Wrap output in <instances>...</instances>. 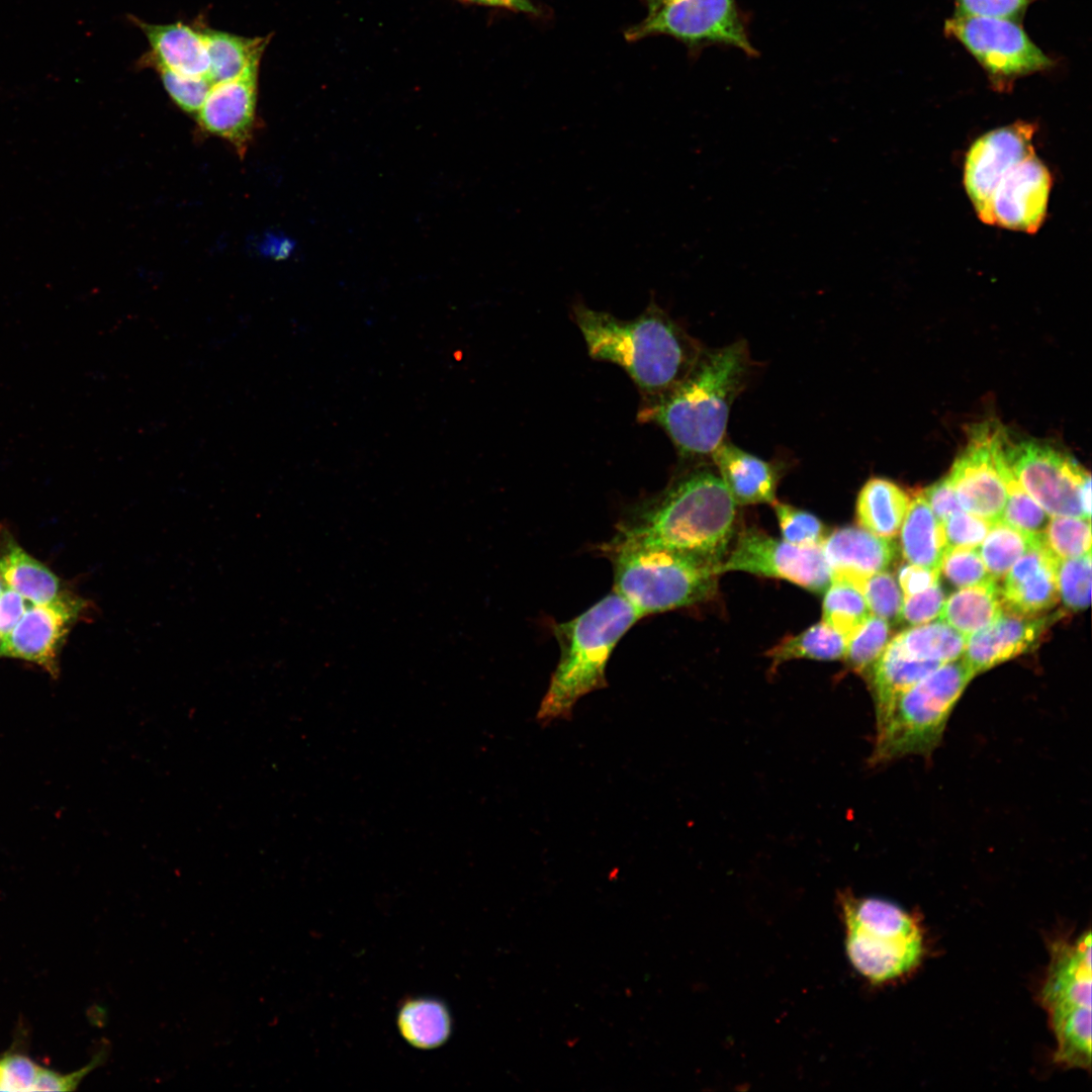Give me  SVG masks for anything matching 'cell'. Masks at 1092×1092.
<instances>
[{
  "label": "cell",
  "mask_w": 1092,
  "mask_h": 1092,
  "mask_svg": "<svg viewBox=\"0 0 1092 1092\" xmlns=\"http://www.w3.org/2000/svg\"><path fill=\"white\" fill-rule=\"evenodd\" d=\"M736 506L718 472L700 463L627 509L613 537L690 553L717 568L734 537Z\"/></svg>",
  "instance_id": "cell-1"
},
{
  "label": "cell",
  "mask_w": 1092,
  "mask_h": 1092,
  "mask_svg": "<svg viewBox=\"0 0 1092 1092\" xmlns=\"http://www.w3.org/2000/svg\"><path fill=\"white\" fill-rule=\"evenodd\" d=\"M1033 124L1023 121L986 132L970 147L964 185L985 223L1033 234L1046 214L1052 176L1035 155Z\"/></svg>",
  "instance_id": "cell-2"
},
{
  "label": "cell",
  "mask_w": 1092,
  "mask_h": 1092,
  "mask_svg": "<svg viewBox=\"0 0 1092 1092\" xmlns=\"http://www.w3.org/2000/svg\"><path fill=\"white\" fill-rule=\"evenodd\" d=\"M750 368L744 341L704 348L678 384L645 399L638 418L661 427L682 458H711L725 439L731 406L744 388Z\"/></svg>",
  "instance_id": "cell-3"
},
{
  "label": "cell",
  "mask_w": 1092,
  "mask_h": 1092,
  "mask_svg": "<svg viewBox=\"0 0 1092 1092\" xmlns=\"http://www.w3.org/2000/svg\"><path fill=\"white\" fill-rule=\"evenodd\" d=\"M574 321L589 355L621 366L645 399L678 384L693 368L703 347L653 299L633 320H620L578 302Z\"/></svg>",
  "instance_id": "cell-4"
},
{
  "label": "cell",
  "mask_w": 1092,
  "mask_h": 1092,
  "mask_svg": "<svg viewBox=\"0 0 1092 1092\" xmlns=\"http://www.w3.org/2000/svg\"><path fill=\"white\" fill-rule=\"evenodd\" d=\"M642 617L615 592L577 617L553 625L560 656L537 713L549 724L568 719L583 696L606 688V667L621 638Z\"/></svg>",
  "instance_id": "cell-5"
},
{
  "label": "cell",
  "mask_w": 1092,
  "mask_h": 1092,
  "mask_svg": "<svg viewBox=\"0 0 1092 1092\" xmlns=\"http://www.w3.org/2000/svg\"><path fill=\"white\" fill-rule=\"evenodd\" d=\"M614 592L641 617L692 606L716 593V565L696 555L613 537L601 546Z\"/></svg>",
  "instance_id": "cell-6"
},
{
  "label": "cell",
  "mask_w": 1092,
  "mask_h": 1092,
  "mask_svg": "<svg viewBox=\"0 0 1092 1092\" xmlns=\"http://www.w3.org/2000/svg\"><path fill=\"white\" fill-rule=\"evenodd\" d=\"M845 950L854 970L873 984L905 977L922 962L925 938L915 915L881 898H840Z\"/></svg>",
  "instance_id": "cell-7"
},
{
  "label": "cell",
  "mask_w": 1092,
  "mask_h": 1092,
  "mask_svg": "<svg viewBox=\"0 0 1092 1092\" xmlns=\"http://www.w3.org/2000/svg\"><path fill=\"white\" fill-rule=\"evenodd\" d=\"M974 676L965 661L957 659L943 663L905 691L876 724L872 764L911 754L931 753L940 742L956 704Z\"/></svg>",
  "instance_id": "cell-8"
},
{
  "label": "cell",
  "mask_w": 1092,
  "mask_h": 1092,
  "mask_svg": "<svg viewBox=\"0 0 1092 1092\" xmlns=\"http://www.w3.org/2000/svg\"><path fill=\"white\" fill-rule=\"evenodd\" d=\"M1091 931L1052 941L1039 994L1056 1038L1054 1062L1091 1068Z\"/></svg>",
  "instance_id": "cell-9"
},
{
  "label": "cell",
  "mask_w": 1092,
  "mask_h": 1092,
  "mask_svg": "<svg viewBox=\"0 0 1092 1092\" xmlns=\"http://www.w3.org/2000/svg\"><path fill=\"white\" fill-rule=\"evenodd\" d=\"M944 32L970 53L997 90L1010 89L1018 78L1055 65L1019 21L952 15L944 23Z\"/></svg>",
  "instance_id": "cell-10"
},
{
  "label": "cell",
  "mask_w": 1092,
  "mask_h": 1092,
  "mask_svg": "<svg viewBox=\"0 0 1092 1092\" xmlns=\"http://www.w3.org/2000/svg\"><path fill=\"white\" fill-rule=\"evenodd\" d=\"M1007 444L999 423L975 425L947 474L962 509L992 524L1001 519L1007 499Z\"/></svg>",
  "instance_id": "cell-11"
},
{
  "label": "cell",
  "mask_w": 1092,
  "mask_h": 1092,
  "mask_svg": "<svg viewBox=\"0 0 1092 1092\" xmlns=\"http://www.w3.org/2000/svg\"><path fill=\"white\" fill-rule=\"evenodd\" d=\"M1005 455L1017 482L1051 517L1086 519L1082 496L1091 477L1072 456L1036 440L1008 441Z\"/></svg>",
  "instance_id": "cell-12"
},
{
  "label": "cell",
  "mask_w": 1092,
  "mask_h": 1092,
  "mask_svg": "<svg viewBox=\"0 0 1092 1092\" xmlns=\"http://www.w3.org/2000/svg\"><path fill=\"white\" fill-rule=\"evenodd\" d=\"M655 34L670 35L692 50L721 44L748 57L758 56L735 0H673L630 27L626 38L637 40Z\"/></svg>",
  "instance_id": "cell-13"
},
{
  "label": "cell",
  "mask_w": 1092,
  "mask_h": 1092,
  "mask_svg": "<svg viewBox=\"0 0 1092 1092\" xmlns=\"http://www.w3.org/2000/svg\"><path fill=\"white\" fill-rule=\"evenodd\" d=\"M728 571L786 579L815 594L824 593L831 582L820 546H798L753 527L737 535L716 568L718 575Z\"/></svg>",
  "instance_id": "cell-14"
},
{
  "label": "cell",
  "mask_w": 1092,
  "mask_h": 1092,
  "mask_svg": "<svg viewBox=\"0 0 1092 1092\" xmlns=\"http://www.w3.org/2000/svg\"><path fill=\"white\" fill-rule=\"evenodd\" d=\"M92 609L89 601L71 592L48 604H33L1 641L0 657L35 663L58 677L59 655L65 639L73 625Z\"/></svg>",
  "instance_id": "cell-15"
},
{
  "label": "cell",
  "mask_w": 1092,
  "mask_h": 1092,
  "mask_svg": "<svg viewBox=\"0 0 1092 1092\" xmlns=\"http://www.w3.org/2000/svg\"><path fill=\"white\" fill-rule=\"evenodd\" d=\"M1065 615H1022L1004 610L990 625L970 635L963 660L978 674L1020 654L1033 650L1051 626Z\"/></svg>",
  "instance_id": "cell-16"
},
{
  "label": "cell",
  "mask_w": 1092,
  "mask_h": 1092,
  "mask_svg": "<svg viewBox=\"0 0 1092 1092\" xmlns=\"http://www.w3.org/2000/svg\"><path fill=\"white\" fill-rule=\"evenodd\" d=\"M259 65H252L235 79L213 84L197 112L201 127L226 140L240 155L245 154L253 132Z\"/></svg>",
  "instance_id": "cell-17"
},
{
  "label": "cell",
  "mask_w": 1092,
  "mask_h": 1092,
  "mask_svg": "<svg viewBox=\"0 0 1092 1092\" xmlns=\"http://www.w3.org/2000/svg\"><path fill=\"white\" fill-rule=\"evenodd\" d=\"M1058 559L1037 537L1012 565L1000 587L1004 608L1022 615H1041L1059 602Z\"/></svg>",
  "instance_id": "cell-18"
},
{
  "label": "cell",
  "mask_w": 1092,
  "mask_h": 1092,
  "mask_svg": "<svg viewBox=\"0 0 1092 1092\" xmlns=\"http://www.w3.org/2000/svg\"><path fill=\"white\" fill-rule=\"evenodd\" d=\"M820 547L831 570V579H843L854 585L886 570L896 556L892 539L877 536L862 527L837 528L826 534Z\"/></svg>",
  "instance_id": "cell-19"
},
{
  "label": "cell",
  "mask_w": 1092,
  "mask_h": 1092,
  "mask_svg": "<svg viewBox=\"0 0 1092 1092\" xmlns=\"http://www.w3.org/2000/svg\"><path fill=\"white\" fill-rule=\"evenodd\" d=\"M711 459L736 505L772 504L776 500L781 478L777 463L758 458L725 439Z\"/></svg>",
  "instance_id": "cell-20"
},
{
  "label": "cell",
  "mask_w": 1092,
  "mask_h": 1092,
  "mask_svg": "<svg viewBox=\"0 0 1092 1092\" xmlns=\"http://www.w3.org/2000/svg\"><path fill=\"white\" fill-rule=\"evenodd\" d=\"M108 1042L92 1057L82 1068L61 1073L41 1066L21 1050L17 1040L11 1048L0 1055V1091H73L93 1070L106 1062L109 1054Z\"/></svg>",
  "instance_id": "cell-21"
},
{
  "label": "cell",
  "mask_w": 1092,
  "mask_h": 1092,
  "mask_svg": "<svg viewBox=\"0 0 1092 1092\" xmlns=\"http://www.w3.org/2000/svg\"><path fill=\"white\" fill-rule=\"evenodd\" d=\"M153 52L156 66L190 77H205L209 59L203 32L183 24H148L140 22Z\"/></svg>",
  "instance_id": "cell-22"
},
{
  "label": "cell",
  "mask_w": 1092,
  "mask_h": 1092,
  "mask_svg": "<svg viewBox=\"0 0 1092 1092\" xmlns=\"http://www.w3.org/2000/svg\"><path fill=\"white\" fill-rule=\"evenodd\" d=\"M0 574L8 587L34 605L54 602L68 593L59 577L6 531L0 532Z\"/></svg>",
  "instance_id": "cell-23"
},
{
  "label": "cell",
  "mask_w": 1092,
  "mask_h": 1092,
  "mask_svg": "<svg viewBox=\"0 0 1092 1092\" xmlns=\"http://www.w3.org/2000/svg\"><path fill=\"white\" fill-rule=\"evenodd\" d=\"M940 665L936 661L911 659L890 640L866 678L874 700L876 724L905 691Z\"/></svg>",
  "instance_id": "cell-24"
},
{
  "label": "cell",
  "mask_w": 1092,
  "mask_h": 1092,
  "mask_svg": "<svg viewBox=\"0 0 1092 1092\" xmlns=\"http://www.w3.org/2000/svg\"><path fill=\"white\" fill-rule=\"evenodd\" d=\"M900 547L909 563L940 571L945 536L921 492L910 498L900 528Z\"/></svg>",
  "instance_id": "cell-25"
},
{
  "label": "cell",
  "mask_w": 1092,
  "mask_h": 1092,
  "mask_svg": "<svg viewBox=\"0 0 1092 1092\" xmlns=\"http://www.w3.org/2000/svg\"><path fill=\"white\" fill-rule=\"evenodd\" d=\"M909 502V495L895 482L872 477L857 495V522L873 534L892 539L900 532Z\"/></svg>",
  "instance_id": "cell-26"
},
{
  "label": "cell",
  "mask_w": 1092,
  "mask_h": 1092,
  "mask_svg": "<svg viewBox=\"0 0 1092 1092\" xmlns=\"http://www.w3.org/2000/svg\"><path fill=\"white\" fill-rule=\"evenodd\" d=\"M1005 610L996 581L962 587L945 599L940 618L963 635L982 630Z\"/></svg>",
  "instance_id": "cell-27"
},
{
  "label": "cell",
  "mask_w": 1092,
  "mask_h": 1092,
  "mask_svg": "<svg viewBox=\"0 0 1092 1092\" xmlns=\"http://www.w3.org/2000/svg\"><path fill=\"white\" fill-rule=\"evenodd\" d=\"M967 639L942 620L913 626L893 638L905 656L941 664L960 659Z\"/></svg>",
  "instance_id": "cell-28"
},
{
  "label": "cell",
  "mask_w": 1092,
  "mask_h": 1092,
  "mask_svg": "<svg viewBox=\"0 0 1092 1092\" xmlns=\"http://www.w3.org/2000/svg\"><path fill=\"white\" fill-rule=\"evenodd\" d=\"M203 33L209 59L207 78L212 84L235 79L260 63L267 43L261 37L248 38L214 30Z\"/></svg>",
  "instance_id": "cell-29"
},
{
  "label": "cell",
  "mask_w": 1092,
  "mask_h": 1092,
  "mask_svg": "<svg viewBox=\"0 0 1092 1092\" xmlns=\"http://www.w3.org/2000/svg\"><path fill=\"white\" fill-rule=\"evenodd\" d=\"M846 639L823 621L803 632L785 637L767 650L774 669L786 661L807 658L837 660L843 658Z\"/></svg>",
  "instance_id": "cell-30"
},
{
  "label": "cell",
  "mask_w": 1092,
  "mask_h": 1092,
  "mask_svg": "<svg viewBox=\"0 0 1092 1092\" xmlns=\"http://www.w3.org/2000/svg\"><path fill=\"white\" fill-rule=\"evenodd\" d=\"M399 1029L412 1044L431 1049L442 1044L451 1030L449 1014L443 1004L427 999L414 1000L401 1008Z\"/></svg>",
  "instance_id": "cell-31"
},
{
  "label": "cell",
  "mask_w": 1092,
  "mask_h": 1092,
  "mask_svg": "<svg viewBox=\"0 0 1092 1092\" xmlns=\"http://www.w3.org/2000/svg\"><path fill=\"white\" fill-rule=\"evenodd\" d=\"M1036 538L1002 520L994 522L978 550L991 577L1003 579Z\"/></svg>",
  "instance_id": "cell-32"
},
{
  "label": "cell",
  "mask_w": 1092,
  "mask_h": 1092,
  "mask_svg": "<svg viewBox=\"0 0 1092 1092\" xmlns=\"http://www.w3.org/2000/svg\"><path fill=\"white\" fill-rule=\"evenodd\" d=\"M871 615L860 590L843 579H831L824 590L822 621L847 641Z\"/></svg>",
  "instance_id": "cell-33"
},
{
  "label": "cell",
  "mask_w": 1092,
  "mask_h": 1092,
  "mask_svg": "<svg viewBox=\"0 0 1092 1092\" xmlns=\"http://www.w3.org/2000/svg\"><path fill=\"white\" fill-rule=\"evenodd\" d=\"M890 634L889 623L871 614L846 641L845 669L867 678L889 643Z\"/></svg>",
  "instance_id": "cell-34"
},
{
  "label": "cell",
  "mask_w": 1092,
  "mask_h": 1092,
  "mask_svg": "<svg viewBox=\"0 0 1092 1092\" xmlns=\"http://www.w3.org/2000/svg\"><path fill=\"white\" fill-rule=\"evenodd\" d=\"M1042 544L1057 559L1090 553V520L1075 517H1051L1040 536Z\"/></svg>",
  "instance_id": "cell-35"
},
{
  "label": "cell",
  "mask_w": 1092,
  "mask_h": 1092,
  "mask_svg": "<svg viewBox=\"0 0 1092 1092\" xmlns=\"http://www.w3.org/2000/svg\"><path fill=\"white\" fill-rule=\"evenodd\" d=\"M1002 521L1032 537H1040L1051 516L1020 486L1011 470Z\"/></svg>",
  "instance_id": "cell-36"
},
{
  "label": "cell",
  "mask_w": 1092,
  "mask_h": 1092,
  "mask_svg": "<svg viewBox=\"0 0 1092 1092\" xmlns=\"http://www.w3.org/2000/svg\"><path fill=\"white\" fill-rule=\"evenodd\" d=\"M1057 584L1065 607L1078 612L1090 604L1091 552L1082 556L1058 559Z\"/></svg>",
  "instance_id": "cell-37"
},
{
  "label": "cell",
  "mask_w": 1092,
  "mask_h": 1092,
  "mask_svg": "<svg viewBox=\"0 0 1092 1092\" xmlns=\"http://www.w3.org/2000/svg\"><path fill=\"white\" fill-rule=\"evenodd\" d=\"M855 586L862 594L872 615L889 624L901 622L904 598L893 574L884 570L861 579Z\"/></svg>",
  "instance_id": "cell-38"
},
{
  "label": "cell",
  "mask_w": 1092,
  "mask_h": 1092,
  "mask_svg": "<svg viewBox=\"0 0 1092 1092\" xmlns=\"http://www.w3.org/2000/svg\"><path fill=\"white\" fill-rule=\"evenodd\" d=\"M771 505L779 521L782 539L798 546H820L826 532L816 516L777 499Z\"/></svg>",
  "instance_id": "cell-39"
},
{
  "label": "cell",
  "mask_w": 1092,
  "mask_h": 1092,
  "mask_svg": "<svg viewBox=\"0 0 1092 1092\" xmlns=\"http://www.w3.org/2000/svg\"><path fill=\"white\" fill-rule=\"evenodd\" d=\"M940 571L943 572L951 584L961 588L994 580L989 574L978 548H946L942 557Z\"/></svg>",
  "instance_id": "cell-40"
},
{
  "label": "cell",
  "mask_w": 1092,
  "mask_h": 1092,
  "mask_svg": "<svg viewBox=\"0 0 1092 1092\" xmlns=\"http://www.w3.org/2000/svg\"><path fill=\"white\" fill-rule=\"evenodd\" d=\"M165 89L183 110L196 113L203 105L212 83L205 77H190L162 66H156Z\"/></svg>",
  "instance_id": "cell-41"
},
{
  "label": "cell",
  "mask_w": 1092,
  "mask_h": 1092,
  "mask_svg": "<svg viewBox=\"0 0 1092 1092\" xmlns=\"http://www.w3.org/2000/svg\"><path fill=\"white\" fill-rule=\"evenodd\" d=\"M941 525L946 548H978L992 523L961 510L951 514Z\"/></svg>",
  "instance_id": "cell-42"
},
{
  "label": "cell",
  "mask_w": 1092,
  "mask_h": 1092,
  "mask_svg": "<svg viewBox=\"0 0 1092 1092\" xmlns=\"http://www.w3.org/2000/svg\"><path fill=\"white\" fill-rule=\"evenodd\" d=\"M1036 0H954L959 16L991 17L1020 21Z\"/></svg>",
  "instance_id": "cell-43"
},
{
  "label": "cell",
  "mask_w": 1092,
  "mask_h": 1092,
  "mask_svg": "<svg viewBox=\"0 0 1092 1092\" xmlns=\"http://www.w3.org/2000/svg\"><path fill=\"white\" fill-rule=\"evenodd\" d=\"M944 601L939 581L921 593L904 597L901 621L913 626L928 623L940 615Z\"/></svg>",
  "instance_id": "cell-44"
},
{
  "label": "cell",
  "mask_w": 1092,
  "mask_h": 1092,
  "mask_svg": "<svg viewBox=\"0 0 1092 1092\" xmlns=\"http://www.w3.org/2000/svg\"><path fill=\"white\" fill-rule=\"evenodd\" d=\"M933 515L943 523L951 514L963 510L947 476L920 491Z\"/></svg>",
  "instance_id": "cell-45"
},
{
  "label": "cell",
  "mask_w": 1092,
  "mask_h": 1092,
  "mask_svg": "<svg viewBox=\"0 0 1092 1092\" xmlns=\"http://www.w3.org/2000/svg\"><path fill=\"white\" fill-rule=\"evenodd\" d=\"M939 573V570L908 562L899 566L897 579L904 597H909L921 593L937 582Z\"/></svg>",
  "instance_id": "cell-46"
},
{
  "label": "cell",
  "mask_w": 1092,
  "mask_h": 1092,
  "mask_svg": "<svg viewBox=\"0 0 1092 1092\" xmlns=\"http://www.w3.org/2000/svg\"><path fill=\"white\" fill-rule=\"evenodd\" d=\"M26 600L6 586L0 595V640L2 641L17 625L27 610ZM1 643V642H0Z\"/></svg>",
  "instance_id": "cell-47"
},
{
  "label": "cell",
  "mask_w": 1092,
  "mask_h": 1092,
  "mask_svg": "<svg viewBox=\"0 0 1092 1092\" xmlns=\"http://www.w3.org/2000/svg\"><path fill=\"white\" fill-rule=\"evenodd\" d=\"M486 5L498 6L524 12H535L536 9L529 0H472Z\"/></svg>",
  "instance_id": "cell-48"
},
{
  "label": "cell",
  "mask_w": 1092,
  "mask_h": 1092,
  "mask_svg": "<svg viewBox=\"0 0 1092 1092\" xmlns=\"http://www.w3.org/2000/svg\"><path fill=\"white\" fill-rule=\"evenodd\" d=\"M671 1H673V0H645L646 5L648 7V14L655 12L660 7L664 6L665 4H667V3L671 2Z\"/></svg>",
  "instance_id": "cell-49"
},
{
  "label": "cell",
  "mask_w": 1092,
  "mask_h": 1092,
  "mask_svg": "<svg viewBox=\"0 0 1092 1092\" xmlns=\"http://www.w3.org/2000/svg\"><path fill=\"white\" fill-rule=\"evenodd\" d=\"M6 586H7V585L5 584V582H4V580H3V578H2V576H1V574H0V595L2 594V592L4 590V588H5Z\"/></svg>",
  "instance_id": "cell-50"
},
{
  "label": "cell",
  "mask_w": 1092,
  "mask_h": 1092,
  "mask_svg": "<svg viewBox=\"0 0 1092 1092\" xmlns=\"http://www.w3.org/2000/svg\"><path fill=\"white\" fill-rule=\"evenodd\" d=\"M0 642H1V640H0Z\"/></svg>",
  "instance_id": "cell-51"
}]
</instances>
